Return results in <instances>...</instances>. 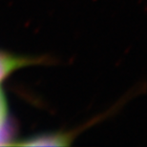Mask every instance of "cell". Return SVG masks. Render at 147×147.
I'll list each match as a JSON object with an SVG mask.
<instances>
[{
	"label": "cell",
	"instance_id": "cell-1",
	"mask_svg": "<svg viewBox=\"0 0 147 147\" xmlns=\"http://www.w3.org/2000/svg\"><path fill=\"white\" fill-rule=\"evenodd\" d=\"M68 139L65 136L59 134H46L33 137L31 139L24 140L21 142H16V145H29V146H63L68 145Z\"/></svg>",
	"mask_w": 147,
	"mask_h": 147
}]
</instances>
